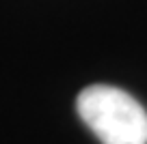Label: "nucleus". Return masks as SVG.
Here are the masks:
<instances>
[{
  "instance_id": "nucleus-1",
  "label": "nucleus",
  "mask_w": 147,
  "mask_h": 144,
  "mask_svg": "<svg viewBox=\"0 0 147 144\" xmlns=\"http://www.w3.org/2000/svg\"><path fill=\"white\" fill-rule=\"evenodd\" d=\"M76 108L102 144H147V112L125 90L93 84L78 95Z\"/></svg>"
}]
</instances>
